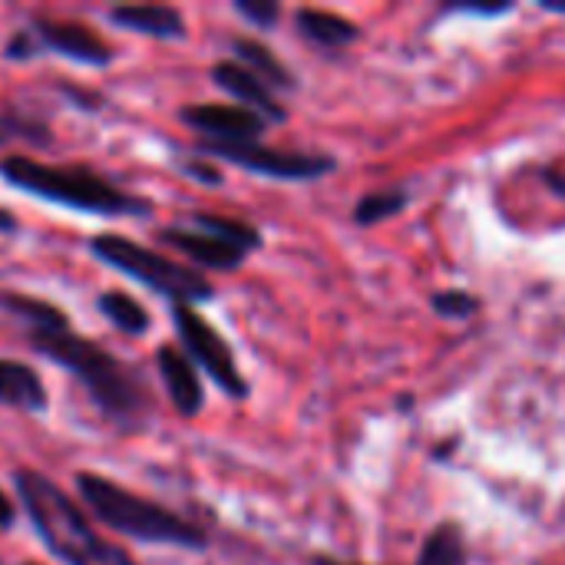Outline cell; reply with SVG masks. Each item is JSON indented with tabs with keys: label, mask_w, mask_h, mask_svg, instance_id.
<instances>
[{
	"label": "cell",
	"mask_w": 565,
	"mask_h": 565,
	"mask_svg": "<svg viewBox=\"0 0 565 565\" xmlns=\"http://www.w3.org/2000/svg\"><path fill=\"white\" fill-rule=\"evenodd\" d=\"M26 338L36 354L66 367L109 420H116L119 427H132V430L146 424L152 401H149L142 377L129 364H122L116 354H109L103 344L70 331V321L33 328L26 331Z\"/></svg>",
	"instance_id": "1"
},
{
	"label": "cell",
	"mask_w": 565,
	"mask_h": 565,
	"mask_svg": "<svg viewBox=\"0 0 565 565\" xmlns=\"http://www.w3.org/2000/svg\"><path fill=\"white\" fill-rule=\"evenodd\" d=\"M17 497L23 503L26 520L33 523L43 546L66 565H136L122 550L106 543L79 507L43 473L17 470L13 473Z\"/></svg>",
	"instance_id": "2"
},
{
	"label": "cell",
	"mask_w": 565,
	"mask_h": 565,
	"mask_svg": "<svg viewBox=\"0 0 565 565\" xmlns=\"http://www.w3.org/2000/svg\"><path fill=\"white\" fill-rule=\"evenodd\" d=\"M0 179H7L13 189L73 209L86 215L103 218H122V215H149L152 205L119 185H113L106 175L93 172L89 166H50L26 156L0 159Z\"/></svg>",
	"instance_id": "3"
},
{
	"label": "cell",
	"mask_w": 565,
	"mask_h": 565,
	"mask_svg": "<svg viewBox=\"0 0 565 565\" xmlns=\"http://www.w3.org/2000/svg\"><path fill=\"white\" fill-rule=\"evenodd\" d=\"M76 497L86 503V510L109 526L113 533H122L136 543H152V546H179V550H205L209 536L195 523L182 520L179 513L119 487L116 480L79 470L76 473Z\"/></svg>",
	"instance_id": "4"
},
{
	"label": "cell",
	"mask_w": 565,
	"mask_h": 565,
	"mask_svg": "<svg viewBox=\"0 0 565 565\" xmlns=\"http://www.w3.org/2000/svg\"><path fill=\"white\" fill-rule=\"evenodd\" d=\"M89 255L103 265H109L119 275H129L132 281L152 288L156 295L169 298L172 305H199V301H212L215 288L209 285L205 275H199L189 265H179L126 235L116 232H103L89 238Z\"/></svg>",
	"instance_id": "5"
},
{
	"label": "cell",
	"mask_w": 565,
	"mask_h": 565,
	"mask_svg": "<svg viewBox=\"0 0 565 565\" xmlns=\"http://www.w3.org/2000/svg\"><path fill=\"white\" fill-rule=\"evenodd\" d=\"M202 156L232 162L238 169H248L255 175L265 179H281V182H315L321 175H331L338 169V162L331 156H318V152H288V149H275L265 142H199Z\"/></svg>",
	"instance_id": "6"
},
{
	"label": "cell",
	"mask_w": 565,
	"mask_h": 565,
	"mask_svg": "<svg viewBox=\"0 0 565 565\" xmlns=\"http://www.w3.org/2000/svg\"><path fill=\"white\" fill-rule=\"evenodd\" d=\"M172 328H175L189 361L199 364L218 391H225L235 401L248 397V381L242 377L228 341L192 305H172Z\"/></svg>",
	"instance_id": "7"
},
{
	"label": "cell",
	"mask_w": 565,
	"mask_h": 565,
	"mask_svg": "<svg viewBox=\"0 0 565 565\" xmlns=\"http://www.w3.org/2000/svg\"><path fill=\"white\" fill-rule=\"evenodd\" d=\"M179 119L202 132L205 142H258L268 126L258 113L228 103H192L179 109Z\"/></svg>",
	"instance_id": "8"
},
{
	"label": "cell",
	"mask_w": 565,
	"mask_h": 565,
	"mask_svg": "<svg viewBox=\"0 0 565 565\" xmlns=\"http://www.w3.org/2000/svg\"><path fill=\"white\" fill-rule=\"evenodd\" d=\"M40 50H53L79 66H109L113 46L79 20H36L30 26Z\"/></svg>",
	"instance_id": "9"
},
{
	"label": "cell",
	"mask_w": 565,
	"mask_h": 565,
	"mask_svg": "<svg viewBox=\"0 0 565 565\" xmlns=\"http://www.w3.org/2000/svg\"><path fill=\"white\" fill-rule=\"evenodd\" d=\"M159 238L166 245H172L175 252H182L192 265L199 268H212V271H235L248 252L218 238V235H209L202 228H185V225H166L159 228Z\"/></svg>",
	"instance_id": "10"
},
{
	"label": "cell",
	"mask_w": 565,
	"mask_h": 565,
	"mask_svg": "<svg viewBox=\"0 0 565 565\" xmlns=\"http://www.w3.org/2000/svg\"><path fill=\"white\" fill-rule=\"evenodd\" d=\"M212 79L218 89H225L228 96L238 99V106L258 113L265 122H285L288 119V109L278 103L275 89L268 83H262L252 70H245L238 60H222L212 66Z\"/></svg>",
	"instance_id": "11"
},
{
	"label": "cell",
	"mask_w": 565,
	"mask_h": 565,
	"mask_svg": "<svg viewBox=\"0 0 565 565\" xmlns=\"http://www.w3.org/2000/svg\"><path fill=\"white\" fill-rule=\"evenodd\" d=\"M156 371H159L162 387L169 391L175 411H179L185 420L199 417L202 407H205V391H202L199 371H195V364L189 361V354H185L182 348H175V344H162V348L156 351Z\"/></svg>",
	"instance_id": "12"
},
{
	"label": "cell",
	"mask_w": 565,
	"mask_h": 565,
	"mask_svg": "<svg viewBox=\"0 0 565 565\" xmlns=\"http://www.w3.org/2000/svg\"><path fill=\"white\" fill-rule=\"evenodd\" d=\"M109 20L122 30L156 36V40H182L185 36L182 13L166 3H119V7H109Z\"/></svg>",
	"instance_id": "13"
},
{
	"label": "cell",
	"mask_w": 565,
	"mask_h": 565,
	"mask_svg": "<svg viewBox=\"0 0 565 565\" xmlns=\"http://www.w3.org/2000/svg\"><path fill=\"white\" fill-rule=\"evenodd\" d=\"M0 404L26 414H43L50 407V397L33 367L0 358Z\"/></svg>",
	"instance_id": "14"
},
{
	"label": "cell",
	"mask_w": 565,
	"mask_h": 565,
	"mask_svg": "<svg viewBox=\"0 0 565 565\" xmlns=\"http://www.w3.org/2000/svg\"><path fill=\"white\" fill-rule=\"evenodd\" d=\"M295 26L311 46L328 50V53H334V50H341L361 36L358 23H351L348 17L331 13V10H318V7H301L295 13Z\"/></svg>",
	"instance_id": "15"
},
{
	"label": "cell",
	"mask_w": 565,
	"mask_h": 565,
	"mask_svg": "<svg viewBox=\"0 0 565 565\" xmlns=\"http://www.w3.org/2000/svg\"><path fill=\"white\" fill-rule=\"evenodd\" d=\"M232 50H235V56H238V63L245 66V70H252L262 83H268L271 89H298V83H295V73L265 46V43H258V40H248V36H235L232 40Z\"/></svg>",
	"instance_id": "16"
},
{
	"label": "cell",
	"mask_w": 565,
	"mask_h": 565,
	"mask_svg": "<svg viewBox=\"0 0 565 565\" xmlns=\"http://www.w3.org/2000/svg\"><path fill=\"white\" fill-rule=\"evenodd\" d=\"M96 308H99V315H103L116 331H122V334H129V338H142V334H149V328H152L149 311H146L142 301H136L129 291L109 288V291H103V295L96 298Z\"/></svg>",
	"instance_id": "17"
},
{
	"label": "cell",
	"mask_w": 565,
	"mask_h": 565,
	"mask_svg": "<svg viewBox=\"0 0 565 565\" xmlns=\"http://www.w3.org/2000/svg\"><path fill=\"white\" fill-rule=\"evenodd\" d=\"M417 565H470L463 530L457 523H440L437 530H430L417 556Z\"/></svg>",
	"instance_id": "18"
},
{
	"label": "cell",
	"mask_w": 565,
	"mask_h": 565,
	"mask_svg": "<svg viewBox=\"0 0 565 565\" xmlns=\"http://www.w3.org/2000/svg\"><path fill=\"white\" fill-rule=\"evenodd\" d=\"M189 222H192V228H202V232H209V235H218V238H225V242L245 248L248 255L262 248V232H258L255 225L235 218V215H222V212H192Z\"/></svg>",
	"instance_id": "19"
},
{
	"label": "cell",
	"mask_w": 565,
	"mask_h": 565,
	"mask_svg": "<svg viewBox=\"0 0 565 565\" xmlns=\"http://www.w3.org/2000/svg\"><path fill=\"white\" fill-rule=\"evenodd\" d=\"M411 195L404 189H381V192H367L358 205H354V222L358 225H377V222H387L394 215H401L407 209Z\"/></svg>",
	"instance_id": "20"
},
{
	"label": "cell",
	"mask_w": 565,
	"mask_h": 565,
	"mask_svg": "<svg viewBox=\"0 0 565 565\" xmlns=\"http://www.w3.org/2000/svg\"><path fill=\"white\" fill-rule=\"evenodd\" d=\"M17 139L30 142V146H46V142H53V132L26 113L0 109V142H17Z\"/></svg>",
	"instance_id": "21"
},
{
	"label": "cell",
	"mask_w": 565,
	"mask_h": 565,
	"mask_svg": "<svg viewBox=\"0 0 565 565\" xmlns=\"http://www.w3.org/2000/svg\"><path fill=\"white\" fill-rule=\"evenodd\" d=\"M430 308L440 315V318H470L480 311V298H473L470 291H460V288H447V291H437L430 298Z\"/></svg>",
	"instance_id": "22"
},
{
	"label": "cell",
	"mask_w": 565,
	"mask_h": 565,
	"mask_svg": "<svg viewBox=\"0 0 565 565\" xmlns=\"http://www.w3.org/2000/svg\"><path fill=\"white\" fill-rule=\"evenodd\" d=\"M235 10L262 30H271L281 17V7L275 0H235Z\"/></svg>",
	"instance_id": "23"
},
{
	"label": "cell",
	"mask_w": 565,
	"mask_h": 565,
	"mask_svg": "<svg viewBox=\"0 0 565 565\" xmlns=\"http://www.w3.org/2000/svg\"><path fill=\"white\" fill-rule=\"evenodd\" d=\"M36 53H40V46H36V40H33L30 30H17V33L10 36V43L3 46V56H7V60H30V56H36Z\"/></svg>",
	"instance_id": "24"
},
{
	"label": "cell",
	"mask_w": 565,
	"mask_h": 565,
	"mask_svg": "<svg viewBox=\"0 0 565 565\" xmlns=\"http://www.w3.org/2000/svg\"><path fill=\"white\" fill-rule=\"evenodd\" d=\"M513 3H450L444 13H467V17H503L510 13Z\"/></svg>",
	"instance_id": "25"
},
{
	"label": "cell",
	"mask_w": 565,
	"mask_h": 565,
	"mask_svg": "<svg viewBox=\"0 0 565 565\" xmlns=\"http://www.w3.org/2000/svg\"><path fill=\"white\" fill-rule=\"evenodd\" d=\"M185 175L199 179L202 185H222V172H218L209 159H192V162H185Z\"/></svg>",
	"instance_id": "26"
},
{
	"label": "cell",
	"mask_w": 565,
	"mask_h": 565,
	"mask_svg": "<svg viewBox=\"0 0 565 565\" xmlns=\"http://www.w3.org/2000/svg\"><path fill=\"white\" fill-rule=\"evenodd\" d=\"M13 523H17V510H13L10 497L0 490V530H10Z\"/></svg>",
	"instance_id": "27"
},
{
	"label": "cell",
	"mask_w": 565,
	"mask_h": 565,
	"mask_svg": "<svg viewBox=\"0 0 565 565\" xmlns=\"http://www.w3.org/2000/svg\"><path fill=\"white\" fill-rule=\"evenodd\" d=\"M17 228H20L17 215H13V212H7V209L0 205V235H7V232H17Z\"/></svg>",
	"instance_id": "28"
},
{
	"label": "cell",
	"mask_w": 565,
	"mask_h": 565,
	"mask_svg": "<svg viewBox=\"0 0 565 565\" xmlns=\"http://www.w3.org/2000/svg\"><path fill=\"white\" fill-rule=\"evenodd\" d=\"M543 10H550V13H559V17H565V0H563V3H553V0H546V3H543Z\"/></svg>",
	"instance_id": "29"
},
{
	"label": "cell",
	"mask_w": 565,
	"mask_h": 565,
	"mask_svg": "<svg viewBox=\"0 0 565 565\" xmlns=\"http://www.w3.org/2000/svg\"><path fill=\"white\" fill-rule=\"evenodd\" d=\"M311 565H358V563H338V559H328V556H315Z\"/></svg>",
	"instance_id": "30"
},
{
	"label": "cell",
	"mask_w": 565,
	"mask_h": 565,
	"mask_svg": "<svg viewBox=\"0 0 565 565\" xmlns=\"http://www.w3.org/2000/svg\"><path fill=\"white\" fill-rule=\"evenodd\" d=\"M23 565H36V563H23Z\"/></svg>",
	"instance_id": "31"
}]
</instances>
